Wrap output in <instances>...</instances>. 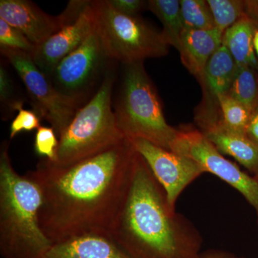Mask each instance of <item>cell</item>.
I'll return each instance as SVG.
<instances>
[{"label": "cell", "instance_id": "cell-1", "mask_svg": "<svg viewBox=\"0 0 258 258\" xmlns=\"http://www.w3.org/2000/svg\"><path fill=\"white\" fill-rule=\"evenodd\" d=\"M137 151L128 138L68 166L43 159L31 171L40 184L39 221L52 244L91 233L111 235Z\"/></svg>", "mask_w": 258, "mask_h": 258}, {"label": "cell", "instance_id": "cell-2", "mask_svg": "<svg viewBox=\"0 0 258 258\" xmlns=\"http://www.w3.org/2000/svg\"><path fill=\"white\" fill-rule=\"evenodd\" d=\"M110 235L134 258H197L203 243L192 222L170 208L165 190L137 152Z\"/></svg>", "mask_w": 258, "mask_h": 258}, {"label": "cell", "instance_id": "cell-3", "mask_svg": "<svg viewBox=\"0 0 258 258\" xmlns=\"http://www.w3.org/2000/svg\"><path fill=\"white\" fill-rule=\"evenodd\" d=\"M40 184L31 171L20 175L9 154V143L0 147V254L3 258H43L52 242L42 232L39 212Z\"/></svg>", "mask_w": 258, "mask_h": 258}, {"label": "cell", "instance_id": "cell-4", "mask_svg": "<svg viewBox=\"0 0 258 258\" xmlns=\"http://www.w3.org/2000/svg\"><path fill=\"white\" fill-rule=\"evenodd\" d=\"M118 94L113 103L118 128L128 139H143L170 151L176 128L166 122L157 88L144 62L122 63Z\"/></svg>", "mask_w": 258, "mask_h": 258}, {"label": "cell", "instance_id": "cell-5", "mask_svg": "<svg viewBox=\"0 0 258 258\" xmlns=\"http://www.w3.org/2000/svg\"><path fill=\"white\" fill-rule=\"evenodd\" d=\"M116 62L112 64L96 94L79 108L59 138L57 160L68 166L119 143L126 137L118 128L113 108L117 79Z\"/></svg>", "mask_w": 258, "mask_h": 258}, {"label": "cell", "instance_id": "cell-6", "mask_svg": "<svg viewBox=\"0 0 258 258\" xmlns=\"http://www.w3.org/2000/svg\"><path fill=\"white\" fill-rule=\"evenodd\" d=\"M93 6L95 26L112 60L130 63L167 55L169 45L161 32L140 17L120 13L108 0L93 1Z\"/></svg>", "mask_w": 258, "mask_h": 258}, {"label": "cell", "instance_id": "cell-7", "mask_svg": "<svg viewBox=\"0 0 258 258\" xmlns=\"http://www.w3.org/2000/svg\"><path fill=\"white\" fill-rule=\"evenodd\" d=\"M115 62L95 26L85 41L56 66L51 83L64 101L79 110L96 94Z\"/></svg>", "mask_w": 258, "mask_h": 258}, {"label": "cell", "instance_id": "cell-8", "mask_svg": "<svg viewBox=\"0 0 258 258\" xmlns=\"http://www.w3.org/2000/svg\"><path fill=\"white\" fill-rule=\"evenodd\" d=\"M170 151L189 158L201 166L205 173L220 178L237 190L254 210H258V183L253 176L241 170L235 163L223 157L215 146L192 125L176 128Z\"/></svg>", "mask_w": 258, "mask_h": 258}, {"label": "cell", "instance_id": "cell-9", "mask_svg": "<svg viewBox=\"0 0 258 258\" xmlns=\"http://www.w3.org/2000/svg\"><path fill=\"white\" fill-rule=\"evenodd\" d=\"M0 51L23 81L31 99L33 111L41 119L50 123L59 139L78 109L57 93L50 79L35 64L32 54L8 49H0Z\"/></svg>", "mask_w": 258, "mask_h": 258}, {"label": "cell", "instance_id": "cell-10", "mask_svg": "<svg viewBox=\"0 0 258 258\" xmlns=\"http://www.w3.org/2000/svg\"><path fill=\"white\" fill-rule=\"evenodd\" d=\"M63 12V26L37 45L32 54L37 67L49 79L59 62L77 49L95 28L93 1H70Z\"/></svg>", "mask_w": 258, "mask_h": 258}, {"label": "cell", "instance_id": "cell-11", "mask_svg": "<svg viewBox=\"0 0 258 258\" xmlns=\"http://www.w3.org/2000/svg\"><path fill=\"white\" fill-rule=\"evenodd\" d=\"M128 139L165 190L169 206L176 210L180 195L205 171L189 158L166 150L145 139Z\"/></svg>", "mask_w": 258, "mask_h": 258}, {"label": "cell", "instance_id": "cell-12", "mask_svg": "<svg viewBox=\"0 0 258 258\" xmlns=\"http://www.w3.org/2000/svg\"><path fill=\"white\" fill-rule=\"evenodd\" d=\"M197 128L222 154L233 157L253 174L258 163V145L246 134L225 124L217 100L203 97L195 112Z\"/></svg>", "mask_w": 258, "mask_h": 258}, {"label": "cell", "instance_id": "cell-13", "mask_svg": "<svg viewBox=\"0 0 258 258\" xmlns=\"http://www.w3.org/2000/svg\"><path fill=\"white\" fill-rule=\"evenodd\" d=\"M0 18L37 46L60 30L66 16L64 12L57 16L47 14L28 0H1Z\"/></svg>", "mask_w": 258, "mask_h": 258}, {"label": "cell", "instance_id": "cell-14", "mask_svg": "<svg viewBox=\"0 0 258 258\" xmlns=\"http://www.w3.org/2000/svg\"><path fill=\"white\" fill-rule=\"evenodd\" d=\"M43 258H134L108 234L77 236L53 244Z\"/></svg>", "mask_w": 258, "mask_h": 258}, {"label": "cell", "instance_id": "cell-15", "mask_svg": "<svg viewBox=\"0 0 258 258\" xmlns=\"http://www.w3.org/2000/svg\"><path fill=\"white\" fill-rule=\"evenodd\" d=\"M222 40V34L217 28L208 30L184 29L178 50L183 66L198 79L210 57L221 46Z\"/></svg>", "mask_w": 258, "mask_h": 258}, {"label": "cell", "instance_id": "cell-16", "mask_svg": "<svg viewBox=\"0 0 258 258\" xmlns=\"http://www.w3.org/2000/svg\"><path fill=\"white\" fill-rule=\"evenodd\" d=\"M237 66L228 50L221 45L207 62L199 83L203 91V97L217 100L220 95L228 93Z\"/></svg>", "mask_w": 258, "mask_h": 258}, {"label": "cell", "instance_id": "cell-17", "mask_svg": "<svg viewBox=\"0 0 258 258\" xmlns=\"http://www.w3.org/2000/svg\"><path fill=\"white\" fill-rule=\"evenodd\" d=\"M257 31L258 24L244 14L222 35V45L230 52L237 66H247L258 71L253 43Z\"/></svg>", "mask_w": 258, "mask_h": 258}, {"label": "cell", "instance_id": "cell-18", "mask_svg": "<svg viewBox=\"0 0 258 258\" xmlns=\"http://www.w3.org/2000/svg\"><path fill=\"white\" fill-rule=\"evenodd\" d=\"M148 9L154 13L163 25L161 32L168 45L179 50L181 34L184 30L177 0H150Z\"/></svg>", "mask_w": 258, "mask_h": 258}, {"label": "cell", "instance_id": "cell-19", "mask_svg": "<svg viewBox=\"0 0 258 258\" xmlns=\"http://www.w3.org/2000/svg\"><path fill=\"white\" fill-rule=\"evenodd\" d=\"M229 95L253 113L258 101L257 70L237 66Z\"/></svg>", "mask_w": 258, "mask_h": 258}, {"label": "cell", "instance_id": "cell-20", "mask_svg": "<svg viewBox=\"0 0 258 258\" xmlns=\"http://www.w3.org/2000/svg\"><path fill=\"white\" fill-rule=\"evenodd\" d=\"M179 4L184 29L208 30L216 28L208 2L181 0Z\"/></svg>", "mask_w": 258, "mask_h": 258}, {"label": "cell", "instance_id": "cell-21", "mask_svg": "<svg viewBox=\"0 0 258 258\" xmlns=\"http://www.w3.org/2000/svg\"><path fill=\"white\" fill-rule=\"evenodd\" d=\"M215 28L222 35L245 14L244 1L242 0H208Z\"/></svg>", "mask_w": 258, "mask_h": 258}, {"label": "cell", "instance_id": "cell-22", "mask_svg": "<svg viewBox=\"0 0 258 258\" xmlns=\"http://www.w3.org/2000/svg\"><path fill=\"white\" fill-rule=\"evenodd\" d=\"M222 119L227 126L240 133L245 134L252 112L228 93L217 97Z\"/></svg>", "mask_w": 258, "mask_h": 258}, {"label": "cell", "instance_id": "cell-23", "mask_svg": "<svg viewBox=\"0 0 258 258\" xmlns=\"http://www.w3.org/2000/svg\"><path fill=\"white\" fill-rule=\"evenodd\" d=\"M35 47L20 30L0 18V48L23 51L32 55Z\"/></svg>", "mask_w": 258, "mask_h": 258}, {"label": "cell", "instance_id": "cell-24", "mask_svg": "<svg viewBox=\"0 0 258 258\" xmlns=\"http://www.w3.org/2000/svg\"><path fill=\"white\" fill-rule=\"evenodd\" d=\"M57 138L58 137L52 127L41 125L37 130L34 143V149L37 155L50 162H55L59 146Z\"/></svg>", "mask_w": 258, "mask_h": 258}, {"label": "cell", "instance_id": "cell-25", "mask_svg": "<svg viewBox=\"0 0 258 258\" xmlns=\"http://www.w3.org/2000/svg\"><path fill=\"white\" fill-rule=\"evenodd\" d=\"M15 83L10 77L4 64L0 66V102L2 108L6 114L9 115L17 111L20 106H23L25 100L17 96Z\"/></svg>", "mask_w": 258, "mask_h": 258}, {"label": "cell", "instance_id": "cell-26", "mask_svg": "<svg viewBox=\"0 0 258 258\" xmlns=\"http://www.w3.org/2000/svg\"><path fill=\"white\" fill-rule=\"evenodd\" d=\"M17 111L18 115L12 121L10 127V139L15 138L18 134L23 132H32L41 126L40 120L36 112L24 109L23 106H20Z\"/></svg>", "mask_w": 258, "mask_h": 258}, {"label": "cell", "instance_id": "cell-27", "mask_svg": "<svg viewBox=\"0 0 258 258\" xmlns=\"http://www.w3.org/2000/svg\"><path fill=\"white\" fill-rule=\"evenodd\" d=\"M112 6L120 13L129 16H139V13L147 6V2L141 0H108Z\"/></svg>", "mask_w": 258, "mask_h": 258}, {"label": "cell", "instance_id": "cell-28", "mask_svg": "<svg viewBox=\"0 0 258 258\" xmlns=\"http://www.w3.org/2000/svg\"><path fill=\"white\" fill-rule=\"evenodd\" d=\"M197 258H245L221 249H209L202 251Z\"/></svg>", "mask_w": 258, "mask_h": 258}, {"label": "cell", "instance_id": "cell-29", "mask_svg": "<svg viewBox=\"0 0 258 258\" xmlns=\"http://www.w3.org/2000/svg\"><path fill=\"white\" fill-rule=\"evenodd\" d=\"M245 134L253 143L258 145V111H254L252 113L246 128Z\"/></svg>", "mask_w": 258, "mask_h": 258}, {"label": "cell", "instance_id": "cell-30", "mask_svg": "<svg viewBox=\"0 0 258 258\" xmlns=\"http://www.w3.org/2000/svg\"><path fill=\"white\" fill-rule=\"evenodd\" d=\"M245 14L258 24V0H245Z\"/></svg>", "mask_w": 258, "mask_h": 258}, {"label": "cell", "instance_id": "cell-31", "mask_svg": "<svg viewBox=\"0 0 258 258\" xmlns=\"http://www.w3.org/2000/svg\"><path fill=\"white\" fill-rule=\"evenodd\" d=\"M253 43L254 52L257 54L258 57V31L256 32L255 35H254Z\"/></svg>", "mask_w": 258, "mask_h": 258}, {"label": "cell", "instance_id": "cell-32", "mask_svg": "<svg viewBox=\"0 0 258 258\" xmlns=\"http://www.w3.org/2000/svg\"><path fill=\"white\" fill-rule=\"evenodd\" d=\"M252 174H253V176H253L254 179H255L258 183V163L257 166H256L255 169H254V173Z\"/></svg>", "mask_w": 258, "mask_h": 258}, {"label": "cell", "instance_id": "cell-33", "mask_svg": "<svg viewBox=\"0 0 258 258\" xmlns=\"http://www.w3.org/2000/svg\"><path fill=\"white\" fill-rule=\"evenodd\" d=\"M254 111H258V101H257V106H256V108H255V110H254Z\"/></svg>", "mask_w": 258, "mask_h": 258}, {"label": "cell", "instance_id": "cell-34", "mask_svg": "<svg viewBox=\"0 0 258 258\" xmlns=\"http://www.w3.org/2000/svg\"><path fill=\"white\" fill-rule=\"evenodd\" d=\"M256 212H257V225H258V210H257V211H256Z\"/></svg>", "mask_w": 258, "mask_h": 258}]
</instances>
